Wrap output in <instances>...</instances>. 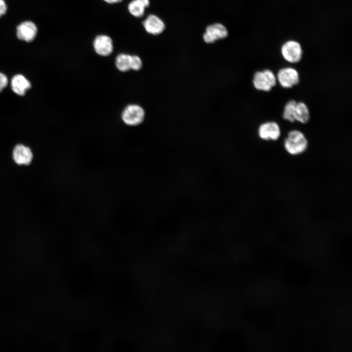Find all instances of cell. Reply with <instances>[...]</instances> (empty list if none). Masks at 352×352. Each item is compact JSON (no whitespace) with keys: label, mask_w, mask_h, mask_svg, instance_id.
I'll list each match as a JSON object with an SVG mask.
<instances>
[{"label":"cell","mask_w":352,"mask_h":352,"mask_svg":"<svg viewBox=\"0 0 352 352\" xmlns=\"http://www.w3.org/2000/svg\"><path fill=\"white\" fill-rule=\"evenodd\" d=\"M284 145L288 154L292 155H297L306 151L308 146V142L302 132L294 130L288 133L284 141Z\"/></svg>","instance_id":"6da1fadb"},{"label":"cell","mask_w":352,"mask_h":352,"mask_svg":"<svg viewBox=\"0 0 352 352\" xmlns=\"http://www.w3.org/2000/svg\"><path fill=\"white\" fill-rule=\"evenodd\" d=\"M277 84V78L274 73L270 69H265L255 73L253 78V84L258 90L268 92Z\"/></svg>","instance_id":"7a4b0ae2"},{"label":"cell","mask_w":352,"mask_h":352,"mask_svg":"<svg viewBox=\"0 0 352 352\" xmlns=\"http://www.w3.org/2000/svg\"><path fill=\"white\" fill-rule=\"evenodd\" d=\"M281 53L286 61L295 64L299 63L302 60L303 51L300 43L295 40H290L282 44Z\"/></svg>","instance_id":"3957f363"},{"label":"cell","mask_w":352,"mask_h":352,"mask_svg":"<svg viewBox=\"0 0 352 352\" xmlns=\"http://www.w3.org/2000/svg\"><path fill=\"white\" fill-rule=\"evenodd\" d=\"M121 117L126 124L129 126H137L144 120L145 112L139 105H129L123 110Z\"/></svg>","instance_id":"277c9868"},{"label":"cell","mask_w":352,"mask_h":352,"mask_svg":"<svg viewBox=\"0 0 352 352\" xmlns=\"http://www.w3.org/2000/svg\"><path fill=\"white\" fill-rule=\"evenodd\" d=\"M276 78L280 85L285 88H291L297 85L300 82L298 71L291 67L280 69L277 72Z\"/></svg>","instance_id":"5b68a950"},{"label":"cell","mask_w":352,"mask_h":352,"mask_svg":"<svg viewBox=\"0 0 352 352\" xmlns=\"http://www.w3.org/2000/svg\"><path fill=\"white\" fill-rule=\"evenodd\" d=\"M228 34V30L225 26L220 23H214L206 27L203 39L206 43H213L226 38Z\"/></svg>","instance_id":"8992f818"},{"label":"cell","mask_w":352,"mask_h":352,"mask_svg":"<svg viewBox=\"0 0 352 352\" xmlns=\"http://www.w3.org/2000/svg\"><path fill=\"white\" fill-rule=\"evenodd\" d=\"M258 134L263 140L276 141L280 137L281 130L278 123L274 121H268L259 126Z\"/></svg>","instance_id":"52a82bcc"},{"label":"cell","mask_w":352,"mask_h":352,"mask_svg":"<svg viewBox=\"0 0 352 352\" xmlns=\"http://www.w3.org/2000/svg\"><path fill=\"white\" fill-rule=\"evenodd\" d=\"M18 38L26 42H31L35 38L37 27L32 22L26 21L20 23L16 28Z\"/></svg>","instance_id":"ba28073f"},{"label":"cell","mask_w":352,"mask_h":352,"mask_svg":"<svg viewBox=\"0 0 352 352\" xmlns=\"http://www.w3.org/2000/svg\"><path fill=\"white\" fill-rule=\"evenodd\" d=\"M93 47L98 55L102 56L110 55L113 50L112 40L109 36L98 35L94 40Z\"/></svg>","instance_id":"9c48e42d"},{"label":"cell","mask_w":352,"mask_h":352,"mask_svg":"<svg viewBox=\"0 0 352 352\" xmlns=\"http://www.w3.org/2000/svg\"><path fill=\"white\" fill-rule=\"evenodd\" d=\"M143 26L148 33L157 35L162 33L165 29V24L157 16L151 14L143 22Z\"/></svg>","instance_id":"30bf717a"},{"label":"cell","mask_w":352,"mask_h":352,"mask_svg":"<svg viewBox=\"0 0 352 352\" xmlns=\"http://www.w3.org/2000/svg\"><path fill=\"white\" fill-rule=\"evenodd\" d=\"M13 157L18 164L28 165L32 160L33 154L28 147L19 144L16 146L13 150Z\"/></svg>","instance_id":"8fae6325"},{"label":"cell","mask_w":352,"mask_h":352,"mask_svg":"<svg viewBox=\"0 0 352 352\" xmlns=\"http://www.w3.org/2000/svg\"><path fill=\"white\" fill-rule=\"evenodd\" d=\"M31 87L29 81L23 75L18 74L11 80V88L13 91L19 95H23Z\"/></svg>","instance_id":"7c38bea8"},{"label":"cell","mask_w":352,"mask_h":352,"mask_svg":"<svg viewBox=\"0 0 352 352\" xmlns=\"http://www.w3.org/2000/svg\"><path fill=\"white\" fill-rule=\"evenodd\" d=\"M295 120L302 124H307L310 118L309 110L303 102H297L294 115Z\"/></svg>","instance_id":"4fadbf2b"},{"label":"cell","mask_w":352,"mask_h":352,"mask_svg":"<svg viewBox=\"0 0 352 352\" xmlns=\"http://www.w3.org/2000/svg\"><path fill=\"white\" fill-rule=\"evenodd\" d=\"M131 55L125 53L118 55L115 59V66L117 68L122 71L126 72L130 69Z\"/></svg>","instance_id":"5bb4252c"},{"label":"cell","mask_w":352,"mask_h":352,"mask_svg":"<svg viewBox=\"0 0 352 352\" xmlns=\"http://www.w3.org/2000/svg\"><path fill=\"white\" fill-rule=\"evenodd\" d=\"M297 102L291 99L288 101L285 105L284 109L283 118L291 123L295 121L294 115Z\"/></svg>","instance_id":"9a60e30c"},{"label":"cell","mask_w":352,"mask_h":352,"mask_svg":"<svg viewBox=\"0 0 352 352\" xmlns=\"http://www.w3.org/2000/svg\"><path fill=\"white\" fill-rule=\"evenodd\" d=\"M128 9L132 16L139 18L144 15L145 8L136 0H133L129 3Z\"/></svg>","instance_id":"2e32d148"},{"label":"cell","mask_w":352,"mask_h":352,"mask_svg":"<svg viewBox=\"0 0 352 352\" xmlns=\"http://www.w3.org/2000/svg\"><path fill=\"white\" fill-rule=\"evenodd\" d=\"M142 66L141 59L137 55H131L130 68L133 70H139Z\"/></svg>","instance_id":"e0dca14e"},{"label":"cell","mask_w":352,"mask_h":352,"mask_svg":"<svg viewBox=\"0 0 352 352\" xmlns=\"http://www.w3.org/2000/svg\"><path fill=\"white\" fill-rule=\"evenodd\" d=\"M7 77L4 74L0 72V91L7 86Z\"/></svg>","instance_id":"ac0fdd59"},{"label":"cell","mask_w":352,"mask_h":352,"mask_svg":"<svg viewBox=\"0 0 352 352\" xmlns=\"http://www.w3.org/2000/svg\"><path fill=\"white\" fill-rule=\"evenodd\" d=\"M7 11V5L4 0H0V17L4 15Z\"/></svg>","instance_id":"d6986e66"},{"label":"cell","mask_w":352,"mask_h":352,"mask_svg":"<svg viewBox=\"0 0 352 352\" xmlns=\"http://www.w3.org/2000/svg\"><path fill=\"white\" fill-rule=\"evenodd\" d=\"M141 5H142L145 8L148 7L150 5L149 0H136Z\"/></svg>","instance_id":"ffe728a7"},{"label":"cell","mask_w":352,"mask_h":352,"mask_svg":"<svg viewBox=\"0 0 352 352\" xmlns=\"http://www.w3.org/2000/svg\"><path fill=\"white\" fill-rule=\"evenodd\" d=\"M104 0V1H106V2H107V3H110V4L115 3H114V0Z\"/></svg>","instance_id":"44dd1931"},{"label":"cell","mask_w":352,"mask_h":352,"mask_svg":"<svg viewBox=\"0 0 352 352\" xmlns=\"http://www.w3.org/2000/svg\"><path fill=\"white\" fill-rule=\"evenodd\" d=\"M123 0H114V3H119L121 2Z\"/></svg>","instance_id":"7402d4cb"}]
</instances>
